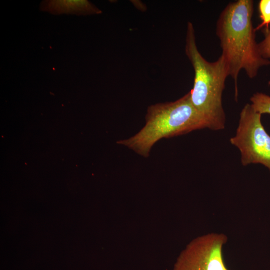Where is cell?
I'll return each instance as SVG.
<instances>
[{
  "instance_id": "6",
  "label": "cell",
  "mask_w": 270,
  "mask_h": 270,
  "mask_svg": "<svg viewBox=\"0 0 270 270\" xmlns=\"http://www.w3.org/2000/svg\"><path fill=\"white\" fill-rule=\"evenodd\" d=\"M40 9L54 14H99L100 10L87 0H46L42 2Z\"/></svg>"
},
{
  "instance_id": "1",
  "label": "cell",
  "mask_w": 270,
  "mask_h": 270,
  "mask_svg": "<svg viewBox=\"0 0 270 270\" xmlns=\"http://www.w3.org/2000/svg\"><path fill=\"white\" fill-rule=\"evenodd\" d=\"M253 12V0H238L228 4L216 22V34L220 41L221 56L227 64L229 76L234 81L236 100L240 70H244L248 77L253 78L260 68L270 65V60L260 54L256 40Z\"/></svg>"
},
{
  "instance_id": "3",
  "label": "cell",
  "mask_w": 270,
  "mask_h": 270,
  "mask_svg": "<svg viewBox=\"0 0 270 270\" xmlns=\"http://www.w3.org/2000/svg\"><path fill=\"white\" fill-rule=\"evenodd\" d=\"M204 128H208V124L193 106L188 92L176 101L148 106L144 126L134 136L117 143L146 158L160 139Z\"/></svg>"
},
{
  "instance_id": "5",
  "label": "cell",
  "mask_w": 270,
  "mask_h": 270,
  "mask_svg": "<svg viewBox=\"0 0 270 270\" xmlns=\"http://www.w3.org/2000/svg\"><path fill=\"white\" fill-rule=\"evenodd\" d=\"M227 240L224 234L216 233L194 240L180 255L174 270H229L222 256Z\"/></svg>"
},
{
  "instance_id": "7",
  "label": "cell",
  "mask_w": 270,
  "mask_h": 270,
  "mask_svg": "<svg viewBox=\"0 0 270 270\" xmlns=\"http://www.w3.org/2000/svg\"><path fill=\"white\" fill-rule=\"evenodd\" d=\"M251 105L256 112L262 114H270V96L262 93L256 92L250 98Z\"/></svg>"
},
{
  "instance_id": "2",
  "label": "cell",
  "mask_w": 270,
  "mask_h": 270,
  "mask_svg": "<svg viewBox=\"0 0 270 270\" xmlns=\"http://www.w3.org/2000/svg\"><path fill=\"white\" fill-rule=\"evenodd\" d=\"M186 54L194 70L192 88L190 90L192 103L206 122L208 128L222 130L225 126L226 115L222 104V94L225 81L229 76L224 58L220 55L214 62L206 60L198 49L192 24H187Z\"/></svg>"
},
{
  "instance_id": "4",
  "label": "cell",
  "mask_w": 270,
  "mask_h": 270,
  "mask_svg": "<svg viewBox=\"0 0 270 270\" xmlns=\"http://www.w3.org/2000/svg\"><path fill=\"white\" fill-rule=\"evenodd\" d=\"M261 116L250 104H246L240 112L236 134L230 141L239 150L242 166L261 164L270 172V136Z\"/></svg>"
},
{
  "instance_id": "9",
  "label": "cell",
  "mask_w": 270,
  "mask_h": 270,
  "mask_svg": "<svg viewBox=\"0 0 270 270\" xmlns=\"http://www.w3.org/2000/svg\"><path fill=\"white\" fill-rule=\"evenodd\" d=\"M260 52L264 58H270V30H266L264 38L258 43Z\"/></svg>"
},
{
  "instance_id": "8",
  "label": "cell",
  "mask_w": 270,
  "mask_h": 270,
  "mask_svg": "<svg viewBox=\"0 0 270 270\" xmlns=\"http://www.w3.org/2000/svg\"><path fill=\"white\" fill-rule=\"evenodd\" d=\"M258 10L262 22L255 30L266 27V30H268L270 25V0H260L258 3Z\"/></svg>"
}]
</instances>
